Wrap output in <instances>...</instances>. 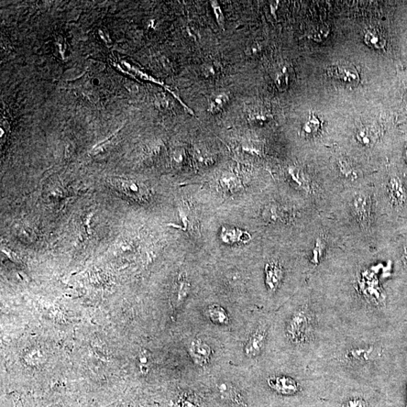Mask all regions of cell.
Returning a JSON list of instances; mask_svg holds the SVG:
<instances>
[{"instance_id":"obj_1","label":"cell","mask_w":407,"mask_h":407,"mask_svg":"<svg viewBox=\"0 0 407 407\" xmlns=\"http://www.w3.org/2000/svg\"><path fill=\"white\" fill-rule=\"evenodd\" d=\"M312 324V315L307 310H299L291 317L286 332L293 344H301L309 338Z\"/></svg>"},{"instance_id":"obj_2","label":"cell","mask_w":407,"mask_h":407,"mask_svg":"<svg viewBox=\"0 0 407 407\" xmlns=\"http://www.w3.org/2000/svg\"><path fill=\"white\" fill-rule=\"evenodd\" d=\"M214 392L224 405L229 407H249L245 394L234 384L221 381L215 384Z\"/></svg>"},{"instance_id":"obj_3","label":"cell","mask_w":407,"mask_h":407,"mask_svg":"<svg viewBox=\"0 0 407 407\" xmlns=\"http://www.w3.org/2000/svg\"><path fill=\"white\" fill-rule=\"evenodd\" d=\"M109 183L115 191L131 200L139 202L148 200L150 192L147 187L138 181L115 178Z\"/></svg>"},{"instance_id":"obj_4","label":"cell","mask_w":407,"mask_h":407,"mask_svg":"<svg viewBox=\"0 0 407 407\" xmlns=\"http://www.w3.org/2000/svg\"><path fill=\"white\" fill-rule=\"evenodd\" d=\"M268 387L272 393L283 399L296 398L303 393L301 384L287 376H272L267 379Z\"/></svg>"},{"instance_id":"obj_5","label":"cell","mask_w":407,"mask_h":407,"mask_svg":"<svg viewBox=\"0 0 407 407\" xmlns=\"http://www.w3.org/2000/svg\"><path fill=\"white\" fill-rule=\"evenodd\" d=\"M327 73L333 80L347 87H356L360 82L356 68L349 63H334L328 68Z\"/></svg>"},{"instance_id":"obj_6","label":"cell","mask_w":407,"mask_h":407,"mask_svg":"<svg viewBox=\"0 0 407 407\" xmlns=\"http://www.w3.org/2000/svg\"><path fill=\"white\" fill-rule=\"evenodd\" d=\"M188 350L192 360L197 366L205 367L210 363L212 349L202 339H193L189 345Z\"/></svg>"},{"instance_id":"obj_7","label":"cell","mask_w":407,"mask_h":407,"mask_svg":"<svg viewBox=\"0 0 407 407\" xmlns=\"http://www.w3.org/2000/svg\"><path fill=\"white\" fill-rule=\"evenodd\" d=\"M267 339V329L259 327L253 333L245 346V356L249 358H254L261 354L265 348Z\"/></svg>"},{"instance_id":"obj_8","label":"cell","mask_w":407,"mask_h":407,"mask_svg":"<svg viewBox=\"0 0 407 407\" xmlns=\"http://www.w3.org/2000/svg\"><path fill=\"white\" fill-rule=\"evenodd\" d=\"M266 284L269 292H276L283 279V269L280 264L277 262H269L267 264L266 269Z\"/></svg>"},{"instance_id":"obj_9","label":"cell","mask_w":407,"mask_h":407,"mask_svg":"<svg viewBox=\"0 0 407 407\" xmlns=\"http://www.w3.org/2000/svg\"><path fill=\"white\" fill-rule=\"evenodd\" d=\"M365 41L369 47L375 50H383L387 45L386 34L378 28L368 29L365 32Z\"/></svg>"},{"instance_id":"obj_10","label":"cell","mask_w":407,"mask_h":407,"mask_svg":"<svg viewBox=\"0 0 407 407\" xmlns=\"http://www.w3.org/2000/svg\"><path fill=\"white\" fill-rule=\"evenodd\" d=\"M389 190L392 203L396 205H403L406 199L404 186L399 177H392L389 183Z\"/></svg>"},{"instance_id":"obj_11","label":"cell","mask_w":407,"mask_h":407,"mask_svg":"<svg viewBox=\"0 0 407 407\" xmlns=\"http://www.w3.org/2000/svg\"><path fill=\"white\" fill-rule=\"evenodd\" d=\"M206 315L213 324L219 326H226L229 323V316L224 308L218 304L209 305Z\"/></svg>"},{"instance_id":"obj_12","label":"cell","mask_w":407,"mask_h":407,"mask_svg":"<svg viewBox=\"0 0 407 407\" xmlns=\"http://www.w3.org/2000/svg\"><path fill=\"white\" fill-rule=\"evenodd\" d=\"M379 138V130L375 126H365L357 132V139L362 145L370 147L375 145Z\"/></svg>"},{"instance_id":"obj_13","label":"cell","mask_w":407,"mask_h":407,"mask_svg":"<svg viewBox=\"0 0 407 407\" xmlns=\"http://www.w3.org/2000/svg\"><path fill=\"white\" fill-rule=\"evenodd\" d=\"M229 102V96L226 93L219 94L211 98L209 102L207 111L212 114L221 112Z\"/></svg>"},{"instance_id":"obj_14","label":"cell","mask_w":407,"mask_h":407,"mask_svg":"<svg viewBox=\"0 0 407 407\" xmlns=\"http://www.w3.org/2000/svg\"><path fill=\"white\" fill-rule=\"evenodd\" d=\"M247 233L242 232L241 230L235 228H224L222 238L228 244L236 243V242L246 241L250 238Z\"/></svg>"},{"instance_id":"obj_15","label":"cell","mask_w":407,"mask_h":407,"mask_svg":"<svg viewBox=\"0 0 407 407\" xmlns=\"http://www.w3.org/2000/svg\"><path fill=\"white\" fill-rule=\"evenodd\" d=\"M191 291V284L185 276L181 277L178 282V303H183Z\"/></svg>"},{"instance_id":"obj_16","label":"cell","mask_w":407,"mask_h":407,"mask_svg":"<svg viewBox=\"0 0 407 407\" xmlns=\"http://www.w3.org/2000/svg\"><path fill=\"white\" fill-rule=\"evenodd\" d=\"M320 127V120L314 114H310L309 119H308L303 128V130L306 135H312L317 133Z\"/></svg>"},{"instance_id":"obj_17","label":"cell","mask_w":407,"mask_h":407,"mask_svg":"<svg viewBox=\"0 0 407 407\" xmlns=\"http://www.w3.org/2000/svg\"><path fill=\"white\" fill-rule=\"evenodd\" d=\"M221 71V66L216 61H208L202 66V74L206 78L216 76Z\"/></svg>"},{"instance_id":"obj_18","label":"cell","mask_w":407,"mask_h":407,"mask_svg":"<svg viewBox=\"0 0 407 407\" xmlns=\"http://www.w3.org/2000/svg\"><path fill=\"white\" fill-rule=\"evenodd\" d=\"M372 348H358L348 351L346 358L351 361H362L368 360Z\"/></svg>"},{"instance_id":"obj_19","label":"cell","mask_w":407,"mask_h":407,"mask_svg":"<svg viewBox=\"0 0 407 407\" xmlns=\"http://www.w3.org/2000/svg\"><path fill=\"white\" fill-rule=\"evenodd\" d=\"M274 83H276L278 89L281 92L287 90L289 84V75L288 70L284 68L277 72L276 77H274Z\"/></svg>"},{"instance_id":"obj_20","label":"cell","mask_w":407,"mask_h":407,"mask_svg":"<svg viewBox=\"0 0 407 407\" xmlns=\"http://www.w3.org/2000/svg\"><path fill=\"white\" fill-rule=\"evenodd\" d=\"M263 217L269 222H277L281 217V213L278 206L270 205L264 210Z\"/></svg>"},{"instance_id":"obj_21","label":"cell","mask_w":407,"mask_h":407,"mask_svg":"<svg viewBox=\"0 0 407 407\" xmlns=\"http://www.w3.org/2000/svg\"><path fill=\"white\" fill-rule=\"evenodd\" d=\"M211 4L214 10L218 25L224 29L225 17L221 6L219 5L217 1H211Z\"/></svg>"},{"instance_id":"obj_22","label":"cell","mask_w":407,"mask_h":407,"mask_svg":"<svg viewBox=\"0 0 407 407\" xmlns=\"http://www.w3.org/2000/svg\"><path fill=\"white\" fill-rule=\"evenodd\" d=\"M268 117L269 116L267 113L260 109H253V111L249 114V119L251 122L256 123L264 122V121H266Z\"/></svg>"},{"instance_id":"obj_23","label":"cell","mask_w":407,"mask_h":407,"mask_svg":"<svg viewBox=\"0 0 407 407\" xmlns=\"http://www.w3.org/2000/svg\"><path fill=\"white\" fill-rule=\"evenodd\" d=\"M355 207L356 208V212L358 216L363 217L366 213L367 202L364 196L360 195L357 198L355 201Z\"/></svg>"},{"instance_id":"obj_24","label":"cell","mask_w":407,"mask_h":407,"mask_svg":"<svg viewBox=\"0 0 407 407\" xmlns=\"http://www.w3.org/2000/svg\"><path fill=\"white\" fill-rule=\"evenodd\" d=\"M156 104L161 109L168 108L169 105L167 97L162 94L157 95Z\"/></svg>"},{"instance_id":"obj_25","label":"cell","mask_w":407,"mask_h":407,"mask_svg":"<svg viewBox=\"0 0 407 407\" xmlns=\"http://www.w3.org/2000/svg\"><path fill=\"white\" fill-rule=\"evenodd\" d=\"M84 95L86 96V97L92 103L95 104L99 101V95L95 92L87 91L84 92Z\"/></svg>"},{"instance_id":"obj_26","label":"cell","mask_w":407,"mask_h":407,"mask_svg":"<svg viewBox=\"0 0 407 407\" xmlns=\"http://www.w3.org/2000/svg\"><path fill=\"white\" fill-rule=\"evenodd\" d=\"M259 51V47L257 44H252L247 49H246V54L248 56H254V54H257Z\"/></svg>"},{"instance_id":"obj_27","label":"cell","mask_w":407,"mask_h":407,"mask_svg":"<svg viewBox=\"0 0 407 407\" xmlns=\"http://www.w3.org/2000/svg\"><path fill=\"white\" fill-rule=\"evenodd\" d=\"M126 87L130 92L135 93L138 92V86L136 83L129 82L126 84Z\"/></svg>"},{"instance_id":"obj_28","label":"cell","mask_w":407,"mask_h":407,"mask_svg":"<svg viewBox=\"0 0 407 407\" xmlns=\"http://www.w3.org/2000/svg\"><path fill=\"white\" fill-rule=\"evenodd\" d=\"M405 407H407V389H406V406Z\"/></svg>"}]
</instances>
